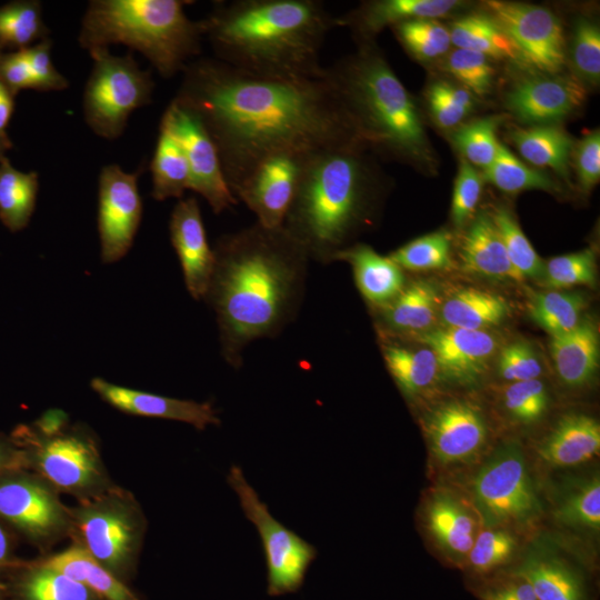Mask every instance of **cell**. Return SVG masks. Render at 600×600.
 Returning a JSON list of instances; mask_svg holds the SVG:
<instances>
[{
    "mask_svg": "<svg viewBox=\"0 0 600 600\" xmlns=\"http://www.w3.org/2000/svg\"><path fill=\"white\" fill-rule=\"evenodd\" d=\"M173 101L204 126L233 196L272 153L364 144L324 73L313 79H273L214 57L196 58L183 69Z\"/></svg>",
    "mask_w": 600,
    "mask_h": 600,
    "instance_id": "cell-1",
    "label": "cell"
},
{
    "mask_svg": "<svg viewBox=\"0 0 600 600\" xmlns=\"http://www.w3.org/2000/svg\"><path fill=\"white\" fill-rule=\"evenodd\" d=\"M203 300L217 316L221 353L234 368L247 346L274 337L297 317L309 256L282 227L259 222L221 236Z\"/></svg>",
    "mask_w": 600,
    "mask_h": 600,
    "instance_id": "cell-2",
    "label": "cell"
},
{
    "mask_svg": "<svg viewBox=\"0 0 600 600\" xmlns=\"http://www.w3.org/2000/svg\"><path fill=\"white\" fill-rule=\"evenodd\" d=\"M214 58L273 79L320 78V52L337 27L319 0L219 1L202 20Z\"/></svg>",
    "mask_w": 600,
    "mask_h": 600,
    "instance_id": "cell-3",
    "label": "cell"
},
{
    "mask_svg": "<svg viewBox=\"0 0 600 600\" xmlns=\"http://www.w3.org/2000/svg\"><path fill=\"white\" fill-rule=\"evenodd\" d=\"M362 143L309 153L283 228L310 259L330 263L366 223L380 172Z\"/></svg>",
    "mask_w": 600,
    "mask_h": 600,
    "instance_id": "cell-4",
    "label": "cell"
},
{
    "mask_svg": "<svg viewBox=\"0 0 600 600\" xmlns=\"http://www.w3.org/2000/svg\"><path fill=\"white\" fill-rule=\"evenodd\" d=\"M324 76L366 147L418 164L432 161L412 97L371 42L324 68Z\"/></svg>",
    "mask_w": 600,
    "mask_h": 600,
    "instance_id": "cell-5",
    "label": "cell"
},
{
    "mask_svg": "<svg viewBox=\"0 0 600 600\" xmlns=\"http://www.w3.org/2000/svg\"><path fill=\"white\" fill-rule=\"evenodd\" d=\"M184 0H92L78 41L89 52L121 43L141 52L162 78L182 72L201 53L202 20L184 12Z\"/></svg>",
    "mask_w": 600,
    "mask_h": 600,
    "instance_id": "cell-6",
    "label": "cell"
},
{
    "mask_svg": "<svg viewBox=\"0 0 600 600\" xmlns=\"http://www.w3.org/2000/svg\"><path fill=\"white\" fill-rule=\"evenodd\" d=\"M92 70L83 91V117L99 137L118 139L130 114L152 100L151 70H141L133 54L113 56L108 48L89 52Z\"/></svg>",
    "mask_w": 600,
    "mask_h": 600,
    "instance_id": "cell-7",
    "label": "cell"
},
{
    "mask_svg": "<svg viewBox=\"0 0 600 600\" xmlns=\"http://www.w3.org/2000/svg\"><path fill=\"white\" fill-rule=\"evenodd\" d=\"M228 483L236 491L244 516L257 528L267 564V592L271 597L296 592L316 559V547L278 521L249 484L240 467L232 466Z\"/></svg>",
    "mask_w": 600,
    "mask_h": 600,
    "instance_id": "cell-8",
    "label": "cell"
},
{
    "mask_svg": "<svg viewBox=\"0 0 600 600\" xmlns=\"http://www.w3.org/2000/svg\"><path fill=\"white\" fill-rule=\"evenodd\" d=\"M13 439L51 484L67 491H88L102 482L93 441L78 430L48 432L20 427Z\"/></svg>",
    "mask_w": 600,
    "mask_h": 600,
    "instance_id": "cell-9",
    "label": "cell"
},
{
    "mask_svg": "<svg viewBox=\"0 0 600 600\" xmlns=\"http://www.w3.org/2000/svg\"><path fill=\"white\" fill-rule=\"evenodd\" d=\"M476 507L484 526L526 522L540 512L524 457L516 442L504 444L480 469L474 483Z\"/></svg>",
    "mask_w": 600,
    "mask_h": 600,
    "instance_id": "cell-10",
    "label": "cell"
},
{
    "mask_svg": "<svg viewBox=\"0 0 600 600\" xmlns=\"http://www.w3.org/2000/svg\"><path fill=\"white\" fill-rule=\"evenodd\" d=\"M82 547L109 571L124 569L141 537L136 509L118 496L86 502L73 513Z\"/></svg>",
    "mask_w": 600,
    "mask_h": 600,
    "instance_id": "cell-11",
    "label": "cell"
},
{
    "mask_svg": "<svg viewBox=\"0 0 600 600\" xmlns=\"http://www.w3.org/2000/svg\"><path fill=\"white\" fill-rule=\"evenodd\" d=\"M484 7L514 44L519 59L541 72L556 73L562 69L563 31L549 9L497 0L484 1Z\"/></svg>",
    "mask_w": 600,
    "mask_h": 600,
    "instance_id": "cell-12",
    "label": "cell"
},
{
    "mask_svg": "<svg viewBox=\"0 0 600 600\" xmlns=\"http://www.w3.org/2000/svg\"><path fill=\"white\" fill-rule=\"evenodd\" d=\"M118 164L102 167L98 183V231L101 260L113 263L130 250L142 217L138 178Z\"/></svg>",
    "mask_w": 600,
    "mask_h": 600,
    "instance_id": "cell-13",
    "label": "cell"
},
{
    "mask_svg": "<svg viewBox=\"0 0 600 600\" xmlns=\"http://www.w3.org/2000/svg\"><path fill=\"white\" fill-rule=\"evenodd\" d=\"M180 142L189 168V189L202 196L214 213L237 204L217 147L199 118L173 100L161 118Z\"/></svg>",
    "mask_w": 600,
    "mask_h": 600,
    "instance_id": "cell-14",
    "label": "cell"
},
{
    "mask_svg": "<svg viewBox=\"0 0 600 600\" xmlns=\"http://www.w3.org/2000/svg\"><path fill=\"white\" fill-rule=\"evenodd\" d=\"M310 152L272 153L261 160L241 184L234 197L256 214L257 222L268 228L283 226Z\"/></svg>",
    "mask_w": 600,
    "mask_h": 600,
    "instance_id": "cell-15",
    "label": "cell"
},
{
    "mask_svg": "<svg viewBox=\"0 0 600 600\" xmlns=\"http://www.w3.org/2000/svg\"><path fill=\"white\" fill-rule=\"evenodd\" d=\"M0 517L36 539L56 536L68 522L67 511L52 490L18 472L0 478Z\"/></svg>",
    "mask_w": 600,
    "mask_h": 600,
    "instance_id": "cell-16",
    "label": "cell"
},
{
    "mask_svg": "<svg viewBox=\"0 0 600 600\" xmlns=\"http://www.w3.org/2000/svg\"><path fill=\"white\" fill-rule=\"evenodd\" d=\"M169 230L187 290L193 299H204L216 258L208 243L196 198L179 199L170 217Z\"/></svg>",
    "mask_w": 600,
    "mask_h": 600,
    "instance_id": "cell-17",
    "label": "cell"
},
{
    "mask_svg": "<svg viewBox=\"0 0 600 600\" xmlns=\"http://www.w3.org/2000/svg\"><path fill=\"white\" fill-rule=\"evenodd\" d=\"M584 88L574 78L533 77L521 80L506 94V107L518 119L548 126L567 117L584 99Z\"/></svg>",
    "mask_w": 600,
    "mask_h": 600,
    "instance_id": "cell-18",
    "label": "cell"
},
{
    "mask_svg": "<svg viewBox=\"0 0 600 600\" xmlns=\"http://www.w3.org/2000/svg\"><path fill=\"white\" fill-rule=\"evenodd\" d=\"M436 356L439 372L459 383H472L487 369L497 349L496 338L486 330L446 327L418 336Z\"/></svg>",
    "mask_w": 600,
    "mask_h": 600,
    "instance_id": "cell-19",
    "label": "cell"
},
{
    "mask_svg": "<svg viewBox=\"0 0 600 600\" xmlns=\"http://www.w3.org/2000/svg\"><path fill=\"white\" fill-rule=\"evenodd\" d=\"M430 449L443 464L473 456L484 443L487 428L471 403L452 401L438 407L426 422Z\"/></svg>",
    "mask_w": 600,
    "mask_h": 600,
    "instance_id": "cell-20",
    "label": "cell"
},
{
    "mask_svg": "<svg viewBox=\"0 0 600 600\" xmlns=\"http://www.w3.org/2000/svg\"><path fill=\"white\" fill-rule=\"evenodd\" d=\"M91 388L106 402L126 413L182 421L199 430L211 424H220L217 411L209 402L181 400L133 390L101 378H93Z\"/></svg>",
    "mask_w": 600,
    "mask_h": 600,
    "instance_id": "cell-21",
    "label": "cell"
},
{
    "mask_svg": "<svg viewBox=\"0 0 600 600\" xmlns=\"http://www.w3.org/2000/svg\"><path fill=\"white\" fill-rule=\"evenodd\" d=\"M461 6L457 0H377L362 3L356 10L336 17L337 27H348L361 44L388 26L414 19H434Z\"/></svg>",
    "mask_w": 600,
    "mask_h": 600,
    "instance_id": "cell-22",
    "label": "cell"
},
{
    "mask_svg": "<svg viewBox=\"0 0 600 600\" xmlns=\"http://www.w3.org/2000/svg\"><path fill=\"white\" fill-rule=\"evenodd\" d=\"M336 260L351 266L357 288L373 307L387 306L406 287L402 269L368 244L349 246L336 254L333 261Z\"/></svg>",
    "mask_w": 600,
    "mask_h": 600,
    "instance_id": "cell-23",
    "label": "cell"
},
{
    "mask_svg": "<svg viewBox=\"0 0 600 600\" xmlns=\"http://www.w3.org/2000/svg\"><path fill=\"white\" fill-rule=\"evenodd\" d=\"M461 268L467 273L522 281L513 268L490 213L476 217L460 247Z\"/></svg>",
    "mask_w": 600,
    "mask_h": 600,
    "instance_id": "cell-24",
    "label": "cell"
},
{
    "mask_svg": "<svg viewBox=\"0 0 600 600\" xmlns=\"http://www.w3.org/2000/svg\"><path fill=\"white\" fill-rule=\"evenodd\" d=\"M551 357L559 378L568 386L587 383L599 368V333L596 324L581 320L569 332L550 340Z\"/></svg>",
    "mask_w": 600,
    "mask_h": 600,
    "instance_id": "cell-25",
    "label": "cell"
},
{
    "mask_svg": "<svg viewBox=\"0 0 600 600\" xmlns=\"http://www.w3.org/2000/svg\"><path fill=\"white\" fill-rule=\"evenodd\" d=\"M599 450V422L586 414H568L558 421L538 453L549 464L568 467L590 460Z\"/></svg>",
    "mask_w": 600,
    "mask_h": 600,
    "instance_id": "cell-26",
    "label": "cell"
},
{
    "mask_svg": "<svg viewBox=\"0 0 600 600\" xmlns=\"http://www.w3.org/2000/svg\"><path fill=\"white\" fill-rule=\"evenodd\" d=\"M527 581L537 600H584V589L578 573L562 559L532 553L516 571Z\"/></svg>",
    "mask_w": 600,
    "mask_h": 600,
    "instance_id": "cell-27",
    "label": "cell"
},
{
    "mask_svg": "<svg viewBox=\"0 0 600 600\" xmlns=\"http://www.w3.org/2000/svg\"><path fill=\"white\" fill-rule=\"evenodd\" d=\"M82 583L104 600H138L107 568L82 546H73L42 563Z\"/></svg>",
    "mask_w": 600,
    "mask_h": 600,
    "instance_id": "cell-28",
    "label": "cell"
},
{
    "mask_svg": "<svg viewBox=\"0 0 600 600\" xmlns=\"http://www.w3.org/2000/svg\"><path fill=\"white\" fill-rule=\"evenodd\" d=\"M509 313L506 300L497 294L469 288L451 294L440 307L447 327L486 330L501 323Z\"/></svg>",
    "mask_w": 600,
    "mask_h": 600,
    "instance_id": "cell-29",
    "label": "cell"
},
{
    "mask_svg": "<svg viewBox=\"0 0 600 600\" xmlns=\"http://www.w3.org/2000/svg\"><path fill=\"white\" fill-rule=\"evenodd\" d=\"M151 196L158 201L180 199L189 189L190 174L183 149L168 124L161 119L152 160Z\"/></svg>",
    "mask_w": 600,
    "mask_h": 600,
    "instance_id": "cell-30",
    "label": "cell"
},
{
    "mask_svg": "<svg viewBox=\"0 0 600 600\" xmlns=\"http://www.w3.org/2000/svg\"><path fill=\"white\" fill-rule=\"evenodd\" d=\"M39 190L36 171L23 172L0 157V221L11 232L24 229L33 214Z\"/></svg>",
    "mask_w": 600,
    "mask_h": 600,
    "instance_id": "cell-31",
    "label": "cell"
},
{
    "mask_svg": "<svg viewBox=\"0 0 600 600\" xmlns=\"http://www.w3.org/2000/svg\"><path fill=\"white\" fill-rule=\"evenodd\" d=\"M438 308L439 297L436 287L426 281H418L404 287L380 310L388 328L422 333L434 322Z\"/></svg>",
    "mask_w": 600,
    "mask_h": 600,
    "instance_id": "cell-32",
    "label": "cell"
},
{
    "mask_svg": "<svg viewBox=\"0 0 600 600\" xmlns=\"http://www.w3.org/2000/svg\"><path fill=\"white\" fill-rule=\"evenodd\" d=\"M429 528L446 552L468 554L474 541V521L470 513L447 493L436 494L428 508Z\"/></svg>",
    "mask_w": 600,
    "mask_h": 600,
    "instance_id": "cell-33",
    "label": "cell"
},
{
    "mask_svg": "<svg viewBox=\"0 0 600 600\" xmlns=\"http://www.w3.org/2000/svg\"><path fill=\"white\" fill-rule=\"evenodd\" d=\"M511 139L527 161L551 168L568 179L573 141L563 130L550 124L534 126L513 130Z\"/></svg>",
    "mask_w": 600,
    "mask_h": 600,
    "instance_id": "cell-34",
    "label": "cell"
},
{
    "mask_svg": "<svg viewBox=\"0 0 600 600\" xmlns=\"http://www.w3.org/2000/svg\"><path fill=\"white\" fill-rule=\"evenodd\" d=\"M49 34L40 1L14 0L0 7V53L24 50Z\"/></svg>",
    "mask_w": 600,
    "mask_h": 600,
    "instance_id": "cell-35",
    "label": "cell"
},
{
    "mask_svg": "<svg viewBox=\"0 0 600 600\" xmlns=\"http://www.w3.org/2000/svg\"><path fill=\"white\" fill-rule=\"evenodd\" d=\"M449 33L451 43L459 49L496 59H519L514 44L490 16L476 13L462 17L451 24Z\"/></svg>",
    "mask_w": 600,
    "mask_h": 600,
    "instance_id": "cell-36",
    "label": "cell"
},
{
    "mask_svg": "<svg viewBox=\"0 0 600 600\" xmlns=\"http://www.w3.org/2000/svg\"><path fill=\"white\" fill-rule=\"evenodd\" d=\"M382 352L390 374L408 397L422 392L439 373L436 356L429 348L411 349L388 342Z\"/></svg>",
    "mask_w": 600,
    "mask_h": 600,
    "instance_id": "cell-37",
    "label": "cell"
},
{
    "mask_svg": "<svg viewBox=\"0 0 600 600\" xmlns=\"http://www.w3.org/2000/svg\"><path fill=\"white\" fill-rule=\"evenodd\" d=\"M483 172L484 180L507 193L532 189L550 192L558 190L548 174L524 164L502 143L499 144L494 160Z\"/></svg>",
    "mask_w": 600,
    "mask_h": 600,
    "instance_id": "cell-38",
    "label": "cell"
},
{
    "mask_svg": "<svg viewBox=\"0 0 600 600\" xmlns=\"http://www.w3.org/2000/svg\"><path fill=\"white\" fill-rule=\"evenodd\" d=\"M586 307L580 293L548 291L534 296L529 304L530 318L551 337L574 329Z\"/></svg>",
    "mask_w": 600,
    "mask_h": 600,
    "instance_id": "cell-39",
    "label": "cell"
},
{
    "mask_svg": "<svg viewBox=\"0 0 600 600\" xmlns=\"http://www.w3.org/2000/svg\"><path fill=\"white\" fill-rule=\"evenodd\" d=\"M401 269L421 271L447 269L451 266V238L437 231L417 238L388 256Z\"/></svg>",
    "mask_w": 600,
    "mask_h": 600,
    "instance_id": "cell-40",
    "label": "cell"
},
{
    "mask_svg": "<svg viewBox=\"0 0 600 600\" xmlns=\"http://www.w3.org/2000/svg\"><path fill=\"white\" fill-rule=\"evenodd\" d=\"M490 214L501 236L513 268L523 279L541 277L544 264L522 232L512 213L504 207H497Z\"/></svg>",
    "mask_w": 600,
    "mask_h": 600,
    "instance_id": "cell-41",
    "label": "cell"
},
{
    "mask_svg": "<svg viewBox=\"0 0 600 600\" xmlns=\"http://www.w3.org/2000/svg\"><path fill=\"white\" fill-rule=\"evenodd\" d=\"M92 591L82 583L43 564L22 581L23 600H92Z\"/></svg>",
    "mask_w": 600,
    "mask_h": 600,
    "instance_id": "cell-42",
    "label": "cell"
},
{
    "mask_svg": "<svg viewBox=\"0 0 600 600\" xmlns=\"http://www.w3.org/2000/svg\"><path fill=\"white\" fill-rule=\"evenodd\" d=\"M404 48L417 59L430 60L444 54L451 44L449 30L434 19H414L393 26Z\"/></svg>",
    "mask_w": 600,
    "mask_h": 600,
    "instance_id": "cell-43",
    "label": "cell"
},
{
    "mask_svg": "<svg viewBox=\"0 0 600 600\" xmlns=\"http://www.w3.org/2000/svg\"><path fill=\"white\" fill-rule=\"evenodd\" d=\"M501 118L486 117L462 126L452 136L456 147L471 166L488 168L494 160L500 142L497 129Z\"/></svg>",
    "mask_w": 600,
    "mask_h": 600,
    "instance_id": "cell-44",
    "label": "cell"
},
{
    "mask_svg": "<svg viewBox=\"0 0 600 600\" xmlns=\"http://www.w3.org/2000/svg\"><path fill=\"white\" fill-rule=\"evenodd\" d=\"M554 517L563 524L588 528L599 531L600 528V480L593 476L578 489L569 493L558 506Z\"/></svg>",
    "mask_w": 600,
    "mask_h": 600,
    "instance_id": "cell-45",
    "label": "cell"
},
{
    "mask_svg": "<svg viewBox=\"0 0 600 600\" xmlns=\"http://www.w3.org/2000/svg\"><path fill=\"white\" fill-rule=\"evenodd\" d=\"M596 253L591 249L550 259L543 270L544 284L552 289L596 283Z\"/></svg>",
    "mask_w": 600,
    "mask_h": 600,
    "instance_id": "cell-46",
    "label": "cell"
},
{
    "mask_svg": "<svg viewBox=\"0 0 600 600\" xmlns=\"http://www.w3.org/2000/svg\"><path fill=\"white\" fill-rule=\"evenodd\" d=\"M428 103L431 116L443 129L458 126L472 110L470 92L446 81H436L428 89Z\"/></svg>",
    "mask_w": 600,
    "mask_h": 600,
    "instance_id": "cell-47",
    "label": "cell"
},
{
    "mask_svg": "<svg viewBox=\"0 0 600 600\" xmlns=\"http://www.w3.org/2000/svg\"><path fill=\"white\" fill-rule=\"evenodd\" d=\"M444 67L469 92L484 96L490 91L494 70L488 57L457 48L447 57Z\"/></svg>",
    "mask_w": 600,
    "mask_h": 600,
    "instance_id": "cell-48",
    "label": "cell"
},
{
    "mask_svg": "<svg viewBox=\"0 0 600 600\" xmlns=\"http://www.w3.org/2000/svg\"><path fill=\"white\" fill-rule=\"evenodd\" d=\"M572 63L582 79L598 83L600 78V30L594 22L588 19H580L576 24Z\"/></svg>",
    "mask_w": 600,
    "mask_h": 600,
    "instance_id": "cell-49",
    "label": "cell"
},
{
    "mask_svg": "<svg viewBox=\"0 0 600 600\" xmlns=\"http://www.w3.org/2000/svg\"><path fill=\"white\" fill-rule=\"evenodd\" d=\"M503 402L512 417L522 422H533L547 409L546 386L539 379L512 382L504 391Z\"/></svg>",
    "mask_w": 600,
    "mask_h": 600,
    "instance_id": "cell-50",
    "label": "cell"
},
{
    "mask_svg": "<svg viewBox=\"0 0 600 600\" xmlns=\"http://www.w3.org/2000/svg\"><path fill=\"white\" fill-rule=\"evenodd\" d=\"M516 548L514 538L504 530L489 529L474 538L469 561L478 572H486L506 562Z\"/></svg>",
    "mask_w": 600,
    "mask_h": 600,
    "instance_id": "cell-51",
    "label": "cell"
},
{
    "mask_svg": "<svg viewBox=\"0 0 600 600\" xmlns=\"http://www.w3.org/2000/svg\"><path fill=\"white\" fill-rule=\"evenodd\" d=\"M483 179L468 161H460L454 181L451 218L457 227H462L473 214L482 191Z\"/></svg>",
    "mask_w": 600,
    "mask_h": 600,
    "instance_id": "cell-52",
    "label": "cell"
},
{
    "mask_svg": "<svg viewBox=\"0 0 600 600\" xmlns=\"http://www.w3.org/2000/svg\"><path fill=\"white\" fill-rule=\"evenodd\" d=\"M499 374L507 381L519 382L538 379L542 372L533 348L524 341L506 346L498 358Z\"/></svg>",
    "mask_w": 600,
    "mask_h": 600,
    "instance_id": "cell-53",
    "label": "cell"
},
{
    "mask_svg": "<svg viewBox=\"0 0 600 600\" xmlns=\"http://www.w3.org/2000/svg\"><path fill=\"white\" fill-rule=\"evenodd\" d=\"M51 47L52 41L47 38L26 49L34 90L60 91L69 87V81L56 69L51 60Z\"/></svg>",
    "mask_w": 600,
    "mask_h": 600,
    "instance_id": "cell-54",
    "label": "cell"
},
{
    "mask_svg": "<svg viewBox=\"0 0 600 600\" xmlns=\"http://www.w3.org/2000/svg\"><path fill=\"white\" fill-rule=\"evenodd\" d=\"M574 164L581 188L590 190L600 179V132L583 137L574 150Z\"/></svg>",
    "mask_w": 600,
    "mask_h": 600,
    "instance_id": "cell-55",
    "label": "cell"
},
{
    "mask_svg": "<svg viewBox=\"0 0 600 600\" xmlns=\"http://www.w3.org/2000/svg\"><path fill=\"white\" fill-rule=\"evenodd\" d=\"M28 466L24 451L13 439L0 434V478Z\"/></svg>",
    "mask_w": 600,
    "mask_h": 600,
    "instance_id": "cell-56",
    "label": "cell"
},
{
    "mask_svg": "<svg viewBox=\"0 0 600 600\" xmlns=\"http://www.w3.org/2000/svg\"><path fill=\"white\" fill-rule=\"evenodd\" d=\"M14 97L0 81V157L6 156V151L13 148L7 129L14 112Z\"/></svg>",
    "mask_w": 600,
    "mask_h": 600,
    "instance_id": "cell-57",
    "label": "cell"
},
{
    "mask_svg": "<svg viewBox=\"0 0 600 600\" xmlns=\"http://www.w3.org/2000/svg\"><path fill=\"white\" fill-rule=\"evenodd\" d=\"M518 582H511L499 588L487 590L482 593L483 600H537L530 584L519 578Z\"/></svg>",
    "mask_w": 600,
    "mask_h": 600,
    "instance_id": "cell-58",
    "label": "cell"
},
{
    "mask_svg": "<svg viewBox=\"0 0 600 600\" xmlns=\"http://www.w3.org/2000/svg\"><path fill=\"white\" fill-rule=\"evenodd\" d=\"M9 540L3 528L0 526V567L4 566L9 560Z\"/></svg>",
    "mask_w": 600,
    "mask_h": 600,
    "instance_id": "cell-59",
    "label": "cell"
},
{
    "mask_svg": "<svg viewBox=\"0 0 600 600\" xmlns=\"http://www.w3.org/2000/svg\"><path fill=\"white\" fill-rule=\"evenodd\" d=\"M0 600H1V598H0Z\"/></svg>",
    "mask_w": 600,
    "mask_h": 600,
    "instance_id": "cell-60",
    "label": "cell"
}]
</instances>
